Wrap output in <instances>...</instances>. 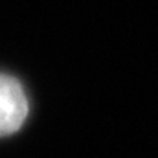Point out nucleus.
Segmentation results:
<instances>
[{
	"mask_svg": "<svg viewBox=\"0 0 158 158\" xmlns=\"http://www.w3.org/2000/svg\"><path fill=\"white\" fill-rule=\"evenodd\" d=\"M30 103L22 85L7 74H0V138L17 132L28 118Z\"/></svg>",
	"mask_w": 158,
	"mask_h": 158,
	"instance_id": "1",
	"label": "nucleus"
}]
</instances>
